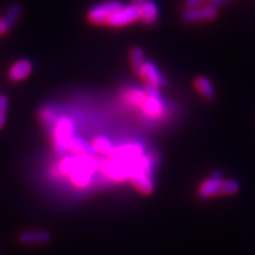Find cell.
<instances>
[{
	"label": "cell",
	"mask_w": 255,
	"mask_h": 255,
	"mask_svg": "<svg viewBox=\"0 0 255 255\" xmlns=\"http://www.w3.org/2000/svg\"><path fill=\"white\" fill-rule=\"evenodd\" d=\"M194 85H195L196 90L199 91L206 100H215L216 91L213 83L210 82V79L205 77V76H199V77H196L195 81H194Z\"/></svg>",
	"instance_id": "5bb4252c"
},
{
	"label": "cell",
	"mask_w": 255,
	"mask_h": 255,
	"mask_svg": "<svg viewBox=\"0 0 255 255\" xmlns=\"http://www.w3.org/2000/svg\"><path fill=\"white\" fill-rule=\"evenodd\" d=\"M75 130L76 126L71 117H59L52 131L53 149H55L57 155H66V152H68V143L75 136Z\"/></svg>",
	"instance_id": "7a4b0ae2"
},
{
	"label": "cell",
	"mask_w": 255,
	"mask_h": 255,
	"mask_svg": "<svg viewBox=\"0 0 255 255\" xmlns=\"http://www.w3.org/2000/svg\"><path fill=\"white\" fill-rule=\"evenodd\" d=\"M143 111L148 114L149 116H159L163 111V103H162L161 97L159 98H152V97H145L144 102L142 103Z\"/></svg>",
	"instance_id": "2e32d148"
},
{
	"label": "cell",
	"mask_w": 255,
	"mask_h": 255,
	"mask_svg": "<svg viewBox=\"0 0 255 255\" xmlns=\"http://www.w3.org/2000/svg\"><path fill=\"white\" fill-rule=\"evenodd\" d=\"M143 90H144L146 97H152V98H159V97H161L159 88L155 87V85L146 84V83H145V87H144V89H143Z\"/></svg>",
	"instance_id": "cb8c5ba5"
},
{
	"label": "cell",
	"mask_w": 255,
	"mask_h": 255,
	"mask_svg": "<svg viewBox=\"0 0 255 255\" xmlns=\"http://www.w3.org/2000/svg\"><path fill=\"white\" fill-rule=\"evenodd\" d=\"M68 151L72 155H88L90 157H95L98 154L92 142H88L87 139L76 135L68 143Z\"/></svg>",
	"instance_id": "30bf717a"
},
{
	"label": "cell",
	"mask_w": 255,
	"mask_h": 255,
	"mask_svg": "<svg viewBox=\"0 0 255 255\" xmlns=\"http://www.w3.org/2000/svg\"><path fill=\"white\" fill-rule=\"evenodd\" d=\"M11 25H9L4 18L0 19V36H2V34L11 30Z\"/></svg>",
	"instance_id": "484cf974"
},
{
	"label": "cell",
	"mask_w": 255,
	"mask_h": 255,
	"mask_svg": "<svg viewBox=\"0 0 255 255\" xmlns=\"http://www.w3.org/2000/svg\"><path fill=\"white\" fill-rule=\"evenodd\" d=\"M77 156V164L75 170L70 174V180L77 187H87L90 183L92 175H94L97 163L94 157L88 155H76Z\"/></svg>",
	"instance_id": "3957f363"
},
{
	"label": "cell",
	"mask_w": 255,
	"mask_h": 255,
	"mask_svg": "<svg viewBox=\"0 0 255 255\" xmlns=\"http://www.w3.org/2000/svg\"><path fill=\"white\" fill-rule=\"evenodd\" d=\"M20 13H21L20 4H18V2H13V4L8 7L4 19L7 21L9 25H11V27H12L15 23H17L19 17H20Z\"/></svg>",
	"instance_id": "44dd1931"
},
{
	"label": "cell",
	"mask_w": 255,
	"mask_h": 255,
	"mask_svg": "<svg viewBox=\"0 0 255 255\" xmlns=\"http://www.w3.org/2000/svg\"><path fill=\"white\" fill-rule=\"evenodd\" d=\"M150 174L151 159L148 156L143 155L132 163L130 181H131L132 186L144 195H148L154 191V182H152Z\"/></svg>",
	"instance_id": "6da1fadb"
},
{
	"label": "cell",
	"mask_w": 255,
	"mask_h": 255,
	"mask_svg": "<svg viewBox=\"0 0 255 255\" xmlns=\"http://www.w3.org/2000/svg\"><path fill=\"white\" fill-rule=\"evenodd\" d=\"M76 164H77V156L76 155H65L63 156L62 161L59 163V171L62 175L70 176V174L75 170Z\"/></svg>",
	"instance_id": "d6986e66"
},
{
	"label": "cell",
	"mask_w": 255,
	"mask_h": 255,
	"mask_svg": "<svg viewBox=\"0 0 255 255\" xmlns=\"http://www.w3.org/2000/svg\"><path fill=\"white\" fill-rule=\"evenodd\" d=\"M219 11L218 7L213 6L212 4L202 5L199 7L186 8L181 13V18L184 23H200V21H209L218 17Z\"/></svg>",
	"instance_id": "8992f818"
},
{
	"label": "cell",
	"mask_w": 255,
	"mask_h": 255,
	"mask_svg": "<svg viewBox=\"0 0 255 255\" xmlns=\"http://www.w3.org/2000/svg\"><path fill=\"white\" fill-rule=\"evenodd\" d=\"M32 69H33V64L28 59H20L15 62L13 65L8 70V78L9 81L18 83L24 81L31 75Z\"/></svg>",
	"instance_id": "7c38bea8"
},
{
	"label": "cell",
	"mask_w": 255,
	"mask_h": 255,
	"mask_svg": "<svg viewBox=\"0 0 255 255\" xmlns=\"http://www.w3.org/2000/svg\"><path fill=\"white\" fill-rule=\"evenodd\" d=\"M122 6L123 5L121 4L119 0H108V1L96 4L89 9L88 20L95 25L107 24L108 19Z\"/></svg>",
	"instance_id": "277c9868"
},
{
	"label": "cell",
	"mask_w": 255,
	"mask_h": 255,
	"mask_svg": "<svg viewBox=\"0 0 255 255\" xmlns=\"http://www.w3.org/2000/svg\"><path fill=\"white\" fill-rule=\"evenodd\" d=\"M145 92L144 90H138V89H132V90H129L127 94V98L130 102H132V104L136 105H142L143 102L145 100Z\"/></svg>",
	"instance_id": "603a6c76"
},
{
	"label": "cell",
	"mask_w": 255,
	"mask_h": 255,
	"mask_svg": "<svg viewBox=\"0 0 255 255\" xmlns=\"http://www.w3.org/2000/svg\"><path fill=\"white\" fill-rule=\"evenodd\" d=\"M21 244L25 245H36V244H45L50 241V234L47 232L38 231V232H25L19 238Z\"/></svg>",
	"instance_id": "9a60e30c"
},
{
	"label": "cell",
	"mask_w": 255,
	"mask_h": 255,
	"mask_svg": "<svg viewBox=\"0 0 255 255\" xmlns=\"http://www.w3.org/2000/svg\"><path fill=\"white\" fill-rule=\"evenodd\" d=\"M208 1L210 4L212 0H184V6L186 8H193V7H199V6L205 5V2Z\"/></svg>",
	"instance_id": "d4e9b609"
},
{
	"label": "cell",
	"mask_w": 255,
	"mask_h": 255,
	"mask_svg": "<svg viewBox=\"0 0 255 255\" xmlns=\"http://www.w3.org/2000/svg\"><path fill=\"white\" fill-rule=\"evenodd\" d=\"M92 144L95 145L96 150L100 154L107 155V156H111L115 151V146L113 144V142L110 141L108 137L105 136H97L96 138L92 141Z\"/></svg>",
	"instance_id": "ac0fdd59"
},
{
	"label": "cell",
	"mask_w": 255,
	"mask_h": 255,
	"mask_svg": "<svg viewBox=\"0 0 255 255\" xmlns=\"http://www.w3.org/2000/svg\"><path fill=\"white\" fill-rule=\"evenodd\" d=\"M130 62H131L132 69L133 71L136 72V75L137 76L141 75L143 65H144V63L146 62L144 51L142 50V47L139 46L132 47L131 51H130Z\"/></svg>",
	"instance_id": "e0dca14e"
},
{
	"label": "cell",
	"mask_w": 255,
	"mask_h": 255,
	"mask_svg": "<svg viewBox=\"0 0 255 255\" xmlns=\"http://www.w3.org/2000/svg\"><path fill=\"white\" fill-rule=\"evenodd\" d=\"M113 156L114 159L132 163L137 158L143 156V148L139 144H128L115 149Z\"/></svg>",
	"instance_id": "8fae6325"
},
{
	"label": "cell",
	"mask_w": 255,
	"mask_h": 255,
	"mask_svg": "<svg viewBox=\"0 0 255 255\" xmlns=\"http://www.w3.org/2000/svg\"><path fill=\"white\" fill-rule=\"evenodd\" d=\"M146 0H132V2L133 4H136V5H142L143 2H145Z\"/></svg>",
	"instance_id": "83f0119b"
},
{
	"label": "cell",
	"mask_w": 255,
	"mask_h": 255,
	"mask_svg": "<svg viewBox=\"0 0 255 255\" xmlns=\"http://www.w3.org/2000/svg\"><path fill=\"white\" fill-rule=\"evenodd\" d=\"M141 19V12H139V5L130 4L127 6H122L117 9L111 17L108 19L107 24L111 27H123L127 25L135 23V21Z\"/></svg>",
	"instance_id": "5b68a950"
},
{
	"label": "cell",
	"mask_w": 255,
	"mask_h": 255,
	"mask_svg": "<svg viewBox=\"0 0 255 255\" xmlns=\"http://www.w3.org/2000/svg\"><path fill=\"white\" fill-rule=\"evenodd\" d=\"M223 181V175L220 170L213 171L212 174L209 175L208 178H206L199 188V197L201 200H207L210 199V197L218 195L220 187H221V183Z\"/></svg>",
	"instance_id": "ba28073f"
},
{
	"label": "cell",
	"mask_w": 255,
	"mask_h": 255,
	"mask_svg": "<svg viewBox=\"0 0 255 255\" xmlns=\"http://www.w3.org/2000/svg\"><path fill=\"white\" fill-rule=\"evenodd\" d=\"M239 189H240V184L238 181L232 180V178H228V180L223 178L219 190V195H234L238 193Z\"/></svg>",
	"instance_id": "ffe728a7"
},
{
	"label": "cell",
	"mask_w": 255,
	"mask_h": 255,
	"mask_svg": "<svg viewBox=\"0 0 255 255\" xmlns=\"http://www.w3.org/2000/svg\"><path fill=\"white\" fill-rule=\"evenodd\" d=\"M132 163L119 161V159H109V161L103 162L101 164V168L103 170V173L108 175L110 178H113V180L123 181L127 180V178H130Z\"/></svg>",
	"instance_id": "52a82bcc"
},
{
	"label": "cell",
	"mask_w": 255,
	"mask_h": 255,
	"mask_svg": "<svg viewBox=\"0 0 255 255\" xmlns=\"http://www.w3.org/2000/svg\"><path fill=\"white\" fill-rule=\"evenodd\" d=\"M139 77L144 79L146 84L155 85L157 88L164 87L167 84V79H165L163 73L157 68V65L154 62H150V60H146L144 63Z\"/></svg>",
	"instance_id": "9c48e42d"
},
{
	"label": "cell",
	"mask_w": 255,
	"mask_h": 255,
	"mask_svg": "<svg viewBox=\"0 0 255 255\" xmlns=\"http://www.w3.org/2000/svg\"><path fill=\"white\" fill-rule=\"evenodd\" d=\"M8 97L6 95H0V129L5 127L6 116L8 110Z\"/></svg>",
	"instance_id": "7402d4cb"
},
{
	"label": "cell",
	"mask_w": 255,
	"mask_h": 255,
	"mask_svg": "<svg viewBox=\"0 0 255 255\" xmlns=\"http://www.w3.org/2000/svg\"><path fill=\"white\" fill-rule=\"evenodd\" d=\"M139 12H141V20L145 24L152 25L157 21L159 11L158 6L152 0H146L142 5H139Z\"/></svg>",
	"instance_id": "4fadbf2b"
},
{
	"label": "cell",
	"mask_w": 255,
	"mask_h": 255,
	"mask_svg": "<svg viewBox=\"0 0 255 255\" xmlns=\"http://www.w3.org/2000/svg\"><path fill=\"white\" fill-rule=\"evenodd\" d=\"M228 1L229 0H212V1H210V4L219 8V6L226 4V2H228Z\"/></svg>",
	"instance_id": "4316f807"
}]
</instances>
